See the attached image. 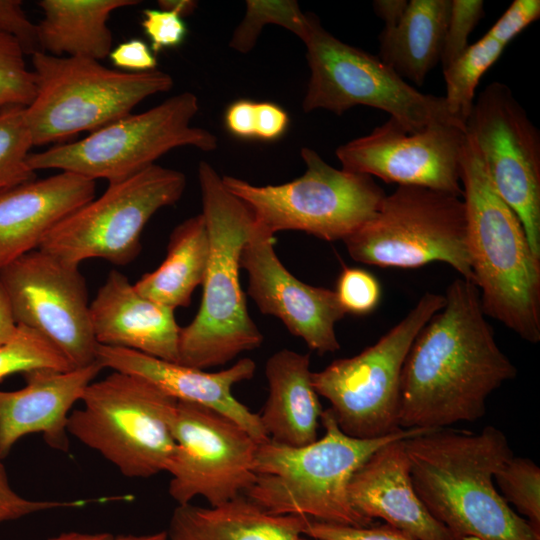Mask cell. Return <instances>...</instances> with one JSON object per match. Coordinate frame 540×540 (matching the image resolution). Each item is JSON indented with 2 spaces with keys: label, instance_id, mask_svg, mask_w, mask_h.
Returning <instances> with one entry per match:
<instances>
[{
  "label": "cell",
  "instance_id": "7402d4cb",
  "mask_svg": "<svg viewBox=\"0 0 540 540\" xmlns=\"http://www.w3.org/2000/svg\"><path fill=\"white\" fill-rule=\"evenodd\" d=\"M174 311L140 295L117 270L109 272L90 303L91 325L99 345L178 363L181 327Z\"/></svg>",
  "mask_w": 540,
  "mask_h": 540
},
{
  "label": "cell",
  "instance_id": "52a82bcc",
  "mask_svg": "<svg viewBox=\"0 0 540 540\" xmlns=\"http://www.w3.org/2000/svg\"><path fill=\"white\" fill-rule=\"evenodd\" d=\"M68 417L67 431L126 477L167 471L176 442L171 417L177 400L149 380L114 371L93 381Z\"/></svg>",
  "mask_w": 540,
  "mask_h": 540
},
{
  "label": "cell",
  "instance_id": "d6a6232c",
  "mask_svg": "<svg viewBox=\"0 0 540 540\" xmlns=\"http://www.w3.org/2000/svg\"><path fill=\"white\" fill-rule=\"evenodd\" d=\"M33 146L25 108L0 114V190L36 178L27 162Z\"/></svg>",
  "mask_w": 540,
  "mask_h": 540
},
{
  "label": "cell",
  "instance_id": "c3c4849f",
  "mask_svg": "<svg viewBox=\"0 0 540 540\" xmlns=\"http://www.w3.org/2000/svg\"><path fill=\"white\" fill-rule=\"evenodd\" d=\"M112 536V534L107 532L86 533L69 531L50 537L47 540H111Z\"/></svg>",
  "mask_w": 540,
  "mask_h": 540
},
{
  "label": "cell",
  "instance_id": "8d00e7d4",
  "mask_svg": "<svg viewBox=\"0 0 540 540\" xmlns=\"http://www.w3.org/2000/svg\"><path fill=\"white\" fill-rule=\"evenodd\" d=\"M141 26L150 40V48L156 55L160 51L181 45L187 35L183 18L162 9H145Z\"/></svg>",
  "mask_w": 540,
  "mask_h": 540
},
{
  "label": "cell",
  "instance_id": "ee69618b",
  "mask_svg": "<svg viewBox=\"0 0 540 540\" xmlns=\"http://www.w3.org/2000/svg\"><path fill=\"white\" fill-rule=\"evenodd\" d=\"M256 102L240 99L226 110L225 125L228 131L239 138L255 137Z\"/></svg>",
  "mask_w": 540,
  "mask_h": 540
},
{
  "label": "cell",
  "instance_id": "f546056e",
  "mask_svg": "<svg viewBox=\"0 0 540 540\" xmlns=\"http://www.w3.org/2000/svg\"><path fill=\"white\" fill-rule=\"evenodd\" d=\"M311 18L312 13H303L294 0H247L244 17L234 30L229 46L240 53L250 52L268 24L281 26L303 41Z\"/></svg>",
  "mask_w": 540,
  "mask_h": 540
},
{
  "label": "cell",
  "instance_id": "d6986e66",
  "mask_svg": "<svg viewBox=\"0 0 540 540\" xmlns=\"http://www.w3.org/2000/svg\"><path fill=\"white\" fill-rule=\"evenodd\" d=\"M96 357L103 368L143 377L177 401L203 405L229 417L259 443L268 439L259 415L232 394L234 385L253 378L256 364L250 358H242L218 372H206L134 350L99 344Z\"/></svg>",
  "mask_w": 540,
  "mask_h": 540
},
{
  "label": "cell",
  "instance_id": "60d3db41",
  "mask_svg": "<svg viewBox=\"0 0 540 540\" xmlns=\"http://www.w3.org/2000/svg\"><path fill=\"white\" fill-rule=\"evenodd\" d=\"M0 32L14 36L25 54L40 51L36 24L29 20L19 0H0Z\"/></svg>",
  "mask_w": 540,
  "mask_h": 540
},
{
  "label": "cell",
  "instance_id": "ac0fdd59",
  "mask_svg": "<svg viewBox=\"0 0 540 540\" xmlns=\"http://www.w3.org/2000/svg\"><path fill=\"white\" fill-rule=\"evenodd\" d=\"M274 244V235L256 221L240 258L249 296L260 312L280 319L310 350L319 355L338 351L335 325L346 313L335 292L297 279L279 260Z\"/></svg>",
  "mask_w": 540,
  "mask_h": 540
},
{
  "label": "cell",
  "instance_id": "e0dca14e",
  "mask_svg": "<svg viewBox=\"0 0 540 540\" xmlns=\"http://www.w3.org/2000/svg\"><path fill=\"white\" fill-rule=\"evenodd\" d=\"M466 129L432 124L409 132L394 118L336 149L342 169L398 186H421L462 196Z\"/></svg>",
  "mask_w": 540,
  "mask_h": 540
},
{
  "label": "cell",
  "instance_id": "ba28073f",
  "mask_svg": "<svg viewBox=\"0 0 540 540\" xmlns=\"http://www.w3.org/2000/svg\"><path fill=\"white\" fill-rule=\"evenodd\" d=\"M301 157L305 173L284 184L257 186L232 176L222 182L273 235L294 230L344 240L374 217L386 194L373 177L336 169L308 147Z\"/></svg>",
  "mask_w": 540,
  "mask_h": 540
},
{
  "label": "cell",
  "instance_id": "7c38bea8",
  "mask_svg": "<svg viewBox=\"0 0 540 540\" xmlns=\"http://www.w3.org/2000/svg\"><path fill=\"white\" fill-rule=\"evenodd\" d=\"M444 304V295L423 294L375 344L312 372L315 391L330 402V410L344 434L366 440L401 429L398 414L403 364L420 330Z\"/></svg>",
  "mask_w": 540,
  "mask_h": 540
},
{
  "label": "cell",
  "instance_id": "9a60e30c",
  "mask_svg": "<svg viewBox=\"0 0 540 540\" xmlns=\"http://www.w3.org/2000/svg\"><path fill=\"white\" fill-rule=\"evenodd\" d=\"M490 180L520 219L540 258V133L510 88L487 85L465 124Z\"/></svg>",
  "mask_w": 540,
  "mask_h": 540
},
{
  "label": "cell",
  "instance_id": "ffe728a7",
  "mask_svg": "<svg viewBox=\"0 0 540 540\" xmlns=\"http://www.w3.org/2000/svg\"><path fill=\"white\" fill-rule=\"evenodd\" d=\"M102 369L98 361L67 371L35 369L23 373V388L0 390V458L32 433L42 434L51 448L67 451L69 411Z\"/></svg>",
  "mask_w": 540,
  "mask_h": 540
},
{
  "label": "cell",
  "instance_id": "e575fe53",
  "mask_svg": "<svg viewBox=\"0 0 540 540\" xmlns=\"http://www.w3.org/2000/svg\"><path fill=\"white\" fill-rule=\"evenodd\" d=\"M344 312L365 316L372 313L381 300V286L369 271L345 267L338 276L334 291Z\"/></svg>",
  "mask_w": 540,
  "mask_h": 540
},
{
  "label": "cell",
  "instance_id": "277c9868",
  "mask_svg": "<svg viewBox=\"0 0 540 540\" xmlns=\"http://www.w3.org/2000/svg\"><path fill=\"white\" fill-rule=\"evenodd\" d=\"M209 257L201 304L180 329L178 363L208 369L259 348L263 335L249 315L239 271L243 247L255 225L251 209L223 184L205 161L198 165Z\"/></svg>",
  "mask_w": 540,
  "mask_h": 540
},
{
  "label": "cell",
  "instance_id": "f35d334b",
  "mask_svg": "<svg viewBox=\"0 0 540 540\" xmlns=\"http://www.w3.org/2000/svg\"><path fill=\"white\" fill-rule=\"evenodd\" d=\"M2 460L0 458V523L17 520L41 511L77 507L83 504V501H42L22 497L11 487Z\"/></svg>",
  "mask_w": 540,
  "mask_h": 540
},
{
  "label": "cell",
  "instance_id": "4fadbf2b",
  "mask_svg": "<svg viewBox=\"0 0 540 540\" xmlns=\"http://www.w3.org/2000/svg\"><path fill=\"white\" fill-rule=\"evenodd\" d=\"M185 187L182 172L153 164L109 184L100 197L54 226L38 249L72 266L90 258L128 264L141 251L147 222L161 208L175 204Z\"/></svg>",
  "mask_w": 540,
  "mask_h": 540
},
{
  "label": "cell",
  "instance_id": "83f0119b",
  "mask_svg": "<svg viewBox=\"0 0 540 540\" xmlns=\"http://www.w3.org/2000/svg\"><path fill=\"white\" fill-rule=\"evenodd\" d=\"M209 257V235L201 214L177 225L170 234L161 265L146 273L134 288L143 297L175 310L187 307L195 288L202 285Z\"/></svg>",
  "mask_w": 540,
  "mask_h": 540
},
{
  "label": "cell",
  "instance_id": "f1b7e54d",
  "mask_svg": "<svg viewBox=\"0 0 540 540\" xmlns=\"http://www.w3.org/2000/svg\"><path fill=\"white\" fill-rule=\"evenodd\" d=\"M506 45L484 35L443 68L449 113L465 126L475 101V90L483 74L498 60ZM466 127V126H465Z\"/></svg>",
  "mask_w": 540,
  "mask_h": 540
},
{
  "label": "cell",
  "instance_id": "d4e9b609",
  "mask_svg": "<svg viewBox=\"0 0 540 540\" xmlns=\"http://www.w3.org/2000/svg\"><path fill=\"white\" fill-rule=\"evenodd\" d=\"M309 520L270 514L241 495L216 507L177 505L167 534L170 540H301Z\"/></svg>",
  "mask_w": 540,
  "mask_h": 540
},
{
  "label": "cell",
  "instance_id": "74e56055",
  "mask_svg": "<svg viewBox=\"0 0 540 540\" xmlns=\"http://www.w3.org/2000/svg\"><path fill=\"white\" fill-rule=\"evenodd\" d=\"M304 535L313 540H413L388 524L353 527L311 519Z\"/></svg>",
  "mask_w": 540,
  "mask_h": 540
},
{
  "label": "cell",
  "instance_id": "5bb4252c",
  "mask_svg": "<svg viewBox=\"0 0 540 540\" xmlns=\"http://www.w3.org/2000/svg\"><path fill=\"white\" fill-rule=\"evenodd\" d=\"M176 447L167 471L178 505L203 497L211 507L245 495L254 481L258 443L229 417L203 405L177 401L171 417Z\"/></svg>",
  "mask_w": 540,
  "mask_h": 540
},
{
  "label": "cell",
  "instance_id": "5b68a950",
  "mask_svg": "<svg viewBox=\"0 0 540 540\" xmlns=\"http://www.w3.org/2000/svg\"><path fill=\"white\" fill-rule=\"evenodd\" d=\"M320 422L325 434L303 447H289L269 438L258 443L254 481L245 496L274 515H301L311 520L353 527L373 521L352 506L348 485L354 472L383 445L433 429H400L375 439L344 434L330 408Z\"/></svg>",
  "mask_w": 540,
  "mask_h": 540
},
{
  "label": "cell",
  "instance_id": "9c48e42d",
  "mask_svg": "<svg viewBox=\"0 0 540 540\" xmlns=\"http://www.w3.org/2000/svg\"><path fill=\"white\" fill-rule=\"evenodd\" d=\"M303 42L310 71L305 112L323 109L341 115L363 105L387 112L409 132L432 124L466 129L449 113L443 96L418 91L379 57L336 38L314 14Z\"/></svg>",
  "mask_w": 540,
  "mask_h": 540
},
{
  "label": "cell",
  "instance_id": "d590c367",
  "mask_svg": "<svg viewBox=\"0 0 540 540\" xmlns=\"http://www.w3.org/2000/svg\"><path fill=\"white\" fill-rule=\"evenodd\" d=\"M483 17L482 0H451L440 58L443 68L469 46L468 37Z\"/></svg>",
  "mask_w": 540,
  "mask_h": 540
},
{
  "label": "cell",
  "instance_id": "836d02e7",
  "mask_svg": "<svg viewBox=\"0 0 540 540\" xmlns=\"http://www.w3.org/2000/svg\"><path fill=\"white\" fill-rule=\"evenodd\" d=\"M24 55L14 36L0 32V114L27 108L35 97V75L27 68Z\"/></svg>",
  "mask_w": 540,
  "mask_h": 540
},
{
  "label": "cell",
  "instance_id": "4316f807",
  "mask_svg": "<svg viewBox=\"0 0 540 540\" xmlns=\"http://www.w3.org/2000/svg\"><path fill=\"white\" fill-rule=\"evenodd\" d=\"M451 0H410L400 22L383 28L379 58L402 79L421 86L440 62Z\"/></svg>",
  "mask_w": 540,
  "mask_h": 540
},
{
  "label": "cell",
  "instance_id": "f907efd6",
  "mask_svg": "<svg viewBox=\"0 0 540 540\" xmlns=\"http://www.w3.org/2000/svg\"><path fill=\"white\" fill-rule=\"evenodd\" d=\"M301 540H308V539H305V538H301Z\"/></svg>",
  "mask_w": 540,
  "mask_h": 540
},
{
  "label": "cell",
  "instance_id": "8fae6325",
  "mask_svg": "<svg viewBox=\"0 0 540 540\" xmlns=\"http://www.w3.org/2000/svg\"><path fill=\"white\" fill-rule=\"evenodd\" d=\"M355 261L395 268L443 262L473 282L461 197L421 186H398L377 213L343 240Z\"/></svg>",
  "mask_w": 540,
  "mask_h": 540
},
{
  "label": "cell",
  "instance_id": "4dcf8cb0",
  "mask_svg": "<svg viewBox=\"0 0 540 540\" xmlns=\"http://www.w3.org/2000/svg\"><path fill=\"white\" fill-rule=\"evenodd\" d=\"M73 369L65 356L37 331L18 325L15 336L0 346V382L15 373L35 369Z\"/></svg>",
  "mask_w": 540,
  "mask_h": 540
},
{
  "label": "cell",
  "instance_id": "1f68e13d",
  "mask_svg": "<svg viewBox=\"0 0 540 540\" xmlns=\"http://www.w3.org/2000/svg\"><path fill=\"white\" fill-rule=\"evenodd\" d=\"M494 481L500 494L517 514L524 516L540 535V468L527 457L511 456L496 472Z\"/></svg>",
  "mask_w": 540,
  "mask_h": 540
},
{
  "label": "cell",
  "instance_id": "2e32d148",
  "mask_svg": "<svg viewBox=\"0 0 540 540\" xmlns=\"http://www.w3.org/2000/svg\"><path fill=\"white\" fill-rule=\"evenodd\" d=\"M0 285L18 325L47 338L73 368L97 361L88 291L78 266L36 249L0 268Z\"/></svg>",
  "mask_w": 540,
  "mask_h": 540
},
{
  "label": "cell",
  "instance_id": "cb8c5ba5",
  "mask_svg": "<svg viewBox=\"0 0 540 540\" xmlns=\"http://www.w3.org/2000/svg\"><path fill=\"white\" fill-rule=\"evenodd\" d=\"M265 375L268 397L258 415L267 437L289 447L316 441L323 409L312 385L309 354L279 350L267 360Z\"/></svg>",
  "mask_w": 540,
  "mask_h": 540
},
{
  "label": "cell",
  "instance_id": "681fc988",
  "mask_svg": "<svg viewBox=\"0 0 540 540\" xmlns=\"http://www.w3.org/2000/svg\"><path fill=\"white\" fill-rule=\"evenodd\" d=\"M111 540H170L167 531L156 532L144 535H117L112 536Z\"/></svg>",
  "mask_w": 540,
  "mask_h": 540
},
{
  "label": "cell",
  "instance_id": "7a4b0ae2",
  "mask_svg": "<svg viewBox=\"0 0 540 540\" xmlns=\"http://www.w3.org/2000/svg\"><path fill=\"white\" fill-rule=\"evenodd\" d=\"M404 444L416 494L457 540H540L494 485L513 456L500 429H433Z\"/></svg>",
  "mask_w": 540,
  "mask_h": 540
},
{
  "label": "cell",
  "instance_id": "603a6c76",
  "mask_svg": "<svg viewBox=\"0 0 540 540\" xmlns=\"http://www.w3.org/2000/svg\"><path fill=\"white\" fill-rule=\"evenodd\" d=\"M96 181L60 171L0 190V268L39 248L48 232L95 198Z\"/></svg>",
  "mask_w": 540,
  "mask_h": 540
},
{
  "label": "cell",
  "instance_id": "b9f144b4",
  "mask_svg": "<svg viewBox=\"0 0 540 540\" xmlns=\"http://www.w3.org/2000/svg\"><path fill=\"white\" fill-rule=\"evenodd\" d=\"M109 58L117 69L128 73L156 70L157 58L148 44L141 39H131L111 49Z\"/></svg>",
  "mask_w": 540,
  "mask_h": 540
},
{
  "label": "cell",
  "instance_id": "7dc6e473",
  "mask_svg": "<svg viewBox=\"0 0 540 540\" xmlns=\"http://www.w3.org/2000/svg\"><path fill=\"white\" fill-rule=\"evenodd\" d=\"M159 9L176 13L180 17H186L195 12L198 2L194 0H159Z\"/></svg>",
  "mask_w": 540,
  "mask_h": 540
},
{
  "label": "cell",
  "instance_id": "7bdbcfd3",
  "mask_svg": "<svg viewBox=\"0 0 540 540\" xmlns=\"http://www.w3.org/2000/svg\"><path fill=\"white\" fill-rule=\"evenodd\" d=\"M287 112L272 102H256L255 137L272 141L280 138L287 130Z\"/></svg>",
  "mask_w": 540,
  "mask_h": 540
},
{
  "label": "cell",
  "instance_id": "ab89813d",
  "mask_svg": "<svg viewBox=\"0 0 540 540\" xmlns=\"http://www.w3.org/2000/svg\"><path fill=\"white\" fill-rule=\"evenodd\" d=\"M539 17V0H514L485 35L507 45Z\"/></svg>",
  "mask_w": 540,
  "mask_h": 540
},
{
  "label": "cell",
  "instance_id": "30bf717a",
  "mask_svg": "<svg viewBox=\"0 0 540 540\" xmlns=\"http://www.w3.org/2000/svg\"><path fill=\"white\" fill-rule=\"evenodd\" d=\"M198 110L197 96L183 92L145 112L120 118L81 140L30 153L27 162L34 172L58 169L94 181L117 183L155 164L174 148L215 150L217 137L192 125Z\"/></svg>",
  "mask_w": 540,
  "mask_h": 540
},
{
  "label": "cell",
  "instance_id": "484cf974",
  "mask_svg": "<svg viewBox=\"0 0 540 540\" xmlns=\"http://www.w3.org/2000/svg\"><path fill=\"white\" fill-rule=\"evenodd\" d=\"M138 0H41L36 24L40 51L59 57L106 58L112 47L107 21L114 10Z\"/></svg>",
  "mask_w": 540,
  "mask_h": 540
},
{
  "label": "cell",
  "instance_id": "44dd1931",
  "mask_svg": "<svg viewBox=\"0 0 540 540\" xmlns=\"http://www.w3.org/2000/svg\"><path fill=\"white\" fill-rule=\"evenodd\" d=\"M404 440L378 448L354 472L348 485L352 506L372 521L385 520L413 540H457L416 494Z\"/></svg>",
  "mask_w": 540,
  "mask_h": 540
},
{
  "label": "cell",
  "instance_id": "8992f818",
  "mask_svg": "<svg viewBox=\"0 0 540 540\" xmlns=\"http://www.w3.org/2000/svg\"><path fill=\"white\" fill-rule=\"evenodd\" d=\"M36 94L25 108L34 146L60 143L94 132L129 114L145 98L169 91L171 75L153 70L128 73L98 60L32 55Z\"/></svg>",
  "mask_w": 540,
  "mask_h": 540
},
{
  "label": "cell",
  "instance_id": "f6af8a7d",
  "mask_svg": "<svg viewBox=\"0 0 540 540\" xmlns=\"http://www.w3.org/2000/svg\"><path fill=\"white\" fill-rule=\"evenodd\" d=\"M408 6L406 0H376L373 2L375 14L384 21V28L395 27Z\"/></svg>",
  "mask_w": 540,
  "mask_h": 540
},
{
  "label": "cell",
  "instance_id": "bcb514c9",
  "mask_svg": "<svg viewBox=\"0 0 540 540\" xmlns=\"http://www.w3.org/2000/svg\"><path fill=\"white\" fill-rule=\"evenodd\" d=\"M16 323L7 296L0 285V346L9 342L16 334Z\"/></svg>",
  "mask_w": 540,
  "mask_h": 540
},
{
  "label": "cell",
  "instance_id": "3957f363",
  "mask_svg": "<svg viewBox=\"0 0 540 540\" xmlns=\"http://www.w3.org/2000/svg\"><path fill=\"white\" fill-rule=\"evenodd\" d=\"M466 239L483 312L524 341L540 342V258L514 210L495 190L473 138L461 156Z\"/></svg>",
  "mask_w": 540,
  "mask_h": 540
},
{
  "label": "cell",
  "instance_id": "6da1fadb",
  "mask_svg": "<svg viewBox=\"0 0 540 540\" xmlns=\"http://www.w3.org/2000/svg\"><path fill=\"white\" fill-rule=\"evenodd\" d=\"M414 339L400 379L401 429H440L474 422L517 369L498 346L476 285L462 277Z\"/></svg>",
  "mask_w": 540,
  "mask_h": 540
}]
</instances>
